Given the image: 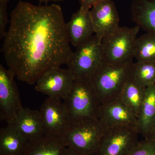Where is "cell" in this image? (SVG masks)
Here are the masks:
<instances>
[{
    "label": "cell",
    "mask_w": 155,
    "mask_h": 155,
    "mask_svg": "<svg viewBox=\"0 0 155 155\" xmlns=\"http://www.w3.org/2000/svg\"><path fill=\"white\" fill-rule=\"evenodd\" d=\"M146 139H150L155 142V124L154 126L153 127V129H152L149 135Z\"/></svg>",
    "instance_id": "484cf974"
},
{
    "label": "cell",
    "mask_w": 155,
    "mask_h": 155,
    "mask_svg": "<svg viewBox=\"0 0 155 155\" xmlns=\"http://www.w3.org/2000/svg\"><path fill=\"white\" fill-rule=\"evenodd\" d=\"M8 125L17 130L28 141L45 134L40 111L23 108L14 122Z\"/></svg>",
    "instance_id": "5bb4252c"
},
{
    "label": "cell",
    "mask_w": 155,
    "mask_h": 155,
    "mask_svg": "<svg viewBox=\"0 0 155 155\" xmlns=\"http://www.w3.org/2000/svg\"><path fill=\"white\" fill-rule=\"evenodd\" d=\"M67 147L61 137L45 134L28 141L23 155H64Z\"/></svg>",
    "instance_id": "9a60e30c"
},
{
    "label": "cell",
    "mask_w": 155,
    "mask_h": 155,
    "mask_svg": "<svg viewBox=\"0 0 155 155\" xmlns=\"http://www.w3.org/2000/svg\"><path fill=\"white\" fill-rule=\"evenodd\" d=\"M138 129L130 127H107L97 155H127L138 143Z\"/></svg>",
    "instance_id": "52a82bcc"
},
{
    "label": "cell",
    "mask_w": 155,
    "mask_h": 155,
    "mask_svg": "<svg viewBox=\"0 0 155 155\" xmlns=\"http://www.w3.org/2000/svg\"><path fill=\"white\" fill-rule=\"evenodd\" d=\"M9 2L0 0V38H3L5 36L7 31L6 26L8 22L7 15V5Z\"/></svg>",
    "instance_id": "603a6c76"
},
{
    "label": "cell",
    "mask_w": 155,
    "mask_h": 155,
    "mask_svg": "<svg viewBox=\"0 0 155 155\" xmlns=\"http://www.w3.org/2000/svg\"><path fill=\"white\" fill-rule=\"evenodd\" d=\"M90 10L95 35L101 40L116 32L119 28V17L112 0H103Z\"/></svg>",
    "instance_id": "8fae6325"
},
{
    "label": "cell",
    "mask_w": 155,
    "mask_h": 155,
    "mask_svg": "<svg viewBox=\"0 0 155 155\" xmlns=\"http://www.w3.org/2000/svg\"><path fill=\"white\" fill-rule=\"evenodd\" d=\"M139 26L120 27L116 32L102 40L103 59L109 64L133 62L134 48Z\"/></svg>",
    "instance_id": "5b68a950"
},
{
    "label": "cell",
    "mask_w": 155,
    "mask_h": 155,
    "mask_svg": "<svg viewBox=\"0 0 155 155\" xmlns=\"http://www.w3.org/2000/svg\"><path fill=\"white\" fill-rule=\"evenodd\" d=\"M69 42L75 48L88 41L95 35L90 10L80 8L67 23Z\"/></svg>",
    "instance_id": "4fadbf2b"
},
{
    "label": "cell",
    "mask_w": 155,
    "mask_h": 155,
    "mask_svg": "<svg viewBox=\"0 0 155 155\" xmlns=\"http://www.w3.org/2000/svg\"><path fill=\"white\" fill-rule=\"evenodd\" d=\"M99 119L107 127H130L138 129L136 116L120 99L102 105Z\"/></svg>",
    "instance_id": "7c38bea8"
},
{
    "label": "cell",
    "mask_w": 155,
    "mask_h": 155,
    "mask_svg": "<svg viewBox=\"0 0 155 155\" xmlns=\"http://www.w3.org/2000/svg\"><path fill=\"white\" fill-rule=\"evenodd\" d=\"M130 77L142 87L155 84V62H137L130 69Z\"/></svg>",
    "instance_id": "ffe728a7"
},
{
    "label": "cell",
    "mask_w": 155,
    "mask_h": 155,
    "mask_svg": "<svg viewBox=\"0 0 155 155\" xmlns=\"http://www.w3.org/2000/svg\"><path fill=\"white\" fill-rule=\"evenodd\" d=\"M74 79L68 69L51 68L39 77L36 81L35 90L46 95L48 97L64 100L70 91Z\"/></svg>",
    "instance_id": "30bf717a"
},
{
    "label": "cell",
    "mask_w": 155,
    "mask_h": 155,
    "mask_svg": "<svg viewBox=\"0 0 155 155\" xmlns=\"http://www.w3.org/2000/svg\"><path fill=\"white\" fill-rule=\"evenodd\" d=\"M10 69L0 65V115L8 124L14 122L23 109L19 91Z\"/></svg>",
    "instance_id": "ba28073f"
},
{
    "label": "cell",
    "mask_w": 155,
    "mask_h": 155,
    "mask_svg": "<svg viewBox=\"0 0 155 155\" xmlns=\"http://www.w3.org/2000/svg\"><path fill=\"white\" fill-rule=\"evenodd\" d=\"M4 1H7V2H9L10 0H4Z\"/></svg>",
    "instance_id": "83f0119b"
},
{
    "label": "cell",
    "mask_w": 155,
    "mask_h": 155,
    "mask_svg": "<svg viewBox=\"0 0 155 155\" xmlns=\"http://www.w3.org/2000/svg\"><path fill=\"white\" fill-rule=\"evenodd\" d=\"M28 142V140L8 125L0 130V155H23Z\"/></svg>",
    "instance_id": "ac0fdd59"
},
{
    "label": "cell",
    "mask_w": 155,
    "mask_h": 155,
    "mask_svg": "<svg viewBox=\"0 0 155 155\" xmlns=\"http://www.w3.org/2000/svg\"><path fill=\"white\" fill-rule=\"evenodd\" d=\"M101 42L94 35L72 52L66 64L74 78L90 80L104 61Z\"/></svg>",
    "instance_id": "8992f818"
},
{
    "label": "cell",
    "mask_w": 155,
    "mask_h": 155,
    "mask_svg": "<svg viewBox=\"0 0 155 155\" xmlns=\"http://www.w3.org/2000/svg\"><path fill=\"white\" fill-rule=\"evenodd\" d=\"M127 155H155V142L143 138Z\"/></svg>",
    "instance_id": "7402d4cb"
},
{
    "label": "cell",
    "mask_w": 155,
    "mask_h": 155,
    "mask_svg": "<svg viewBox=\"0 0 155 155\" xmlns=\"http://www.w3.org/2000/svg\"><path fill=\"white\" fill-rule=\"evenodd\" d=\"M4 38L9 69L29 84L48 69L67 64L73 52L62 9L56 4L36 6L20 1Z\"/></svg>",
    "instance_id": "6da1fadb"
},
{
    "label": "cell",
    "mask_w": 155,
    "mask_h": 155,
    "mask_svg": "<svg viewBox=\"0 0 155 155\" xmlns=\"http://www.w3.org/2000/svg\"><path fill=\"white\" fill-rule=\"evenodd\" d=\"M64 100L71 124L99 118L102 104L89 81L75 78Z\"/></svg>",
    "instance_id": "7a4b0ae2"
},
{
    "label": "cell",
    "mask_w": 155,
    "mask_h": 155,
    "mask_svg": "<svg viewBox=\"0 0 155 155\" xmlns=\"http://www.w3.org/2000/svg\"><path fill=\"white\" fill-rule=\"evenodd\" d=\"M130 10L137 25L146 32L155 35V0H133Z\"/></svg>",
    "instance_id": "2e32d148"
},
{
    "label": "cell",
    "mask_w": 155,
    "mask_h": 155,
    "mask_svg": "<svg viewBox=\"0 0 155 155\" xmlns=\"http://www.w3.org/2000/svg\"><path fill=\"white\" fill-rule=\"evenodd\" d=\"M145 89L130 77L120 95V100L138 119L144 99Z\"/></svg>",
    "instance_id": "d6986e66"
},
{
    "label": "cell",
    "mask_w": 155,
    "mask_h": 155,
    "mask_svg": "<svg viewBox=\"0 0 155 155\" xmlns=\"http://www.w3.org/2000/svg\"><path fill=\"white\" fill-rule=\"evenodd\" d=\"M39 111L45 134L63 138L71 122L61 99L48 97L43 103Z\"/></svg>",
    "instance_id": "9c48e42d"
},
{
    "label": "cell",
    "mask_w": 155,
    "mask_h": 155,
    "mask_svg": "<svg viewBox=\"0 0 155 155\" xmlns=\"http://www.w3.org/2000/svg\"><path fill=\"white\" fill-rule=\"evenodd\" d=\"M134 57L137 62H155V34L146 32L137 38Z\"/></svg>",
    "instance_id": "44dd1931"
},
{
    "label": "cell",
    "mask_w": 155,
    "mask_h": 155,
    "mask_svg": "<svg viewBox=\"0 0 155 155\" xmlns=\"http://www.w3.org/2000/svg\"><path fill=\"white\" fill-rule=\"evenodd\" d=\"M102 1L103 0H78L80 8L87 10H90L95 5Z\"/></svg>",
    "instance_id": "cb8c5ba5"
},
{
    "label": "cell",
    "mask_w": 155,
    "mask_h": 155,
    "mask_svg": "<svg viewBox=\"0 0 155 155\" xmlns=\"http://www.w3.org/2000/svg\"><path fill=\"white\" fill-rule=\"evenodd\" d=\"M140 134L146 138L155 124V84L146 87L138 119Z\"/></svg>",
    "instance_id": "e0dca14e"
},
{
    "label": "cell",
    "mask_w": 155,
    "mask_h": 155,
    "mask_svg": "<svg viewBox=\"0 0 155 155\" xmlns=\"http://www.w3.org/2000/svg\"><path fill=\"white\" fill-rule=\"evenodd\" d=\"M107 127L99 119L71 124L62 139L80 155H97Z\"/></svg>",
    "instance_id": "277c9868"
},
{
    "label": "cell",
    "mask_w": 155,
    "mask_h": 155,
    "mask_svg": "<svg viewBox=\"0 0 155 155\" xmlns=\"http://www.w3.org/2000/svg\"><path fill=\"white\" fill-rule=\"evenodd\" d=\"M64 155H80L78 153L75 151L67 147L66 150H65V152Z\"/></svg>",
    "instance_id": "d4e9b609"
},
{
    "label": "cell",
    "mask_w": 155,
    "mask_h": 155,
    "mask_svg": "<svg viewBox=\"0 0 155 155\" xmlns=\"http://www.w3.org/2000/svg\"><path fill=\"white\" fill-rule=\"evenodd\" d=\"M133 62L109 64L103 61L89 81L102 105L119 99L130 77Z\"/></svg>",
    "instance_id": "3957f363"
},
{
    "label": "cell",
    "mask_w": 155,
    "mask_h": 155,
    "mask_svg": "<svg viewBox=\"0 0 155 155\" xmlns=\"http://www.w3.org/2000/svg\"><path fill=\"white\" fill-rule=\"evenodd\" d=\"M39 3L41 4L42 3H44L47 4L49 2H63L66 0H38Z\"/></svg>",
    "instance_id": "4316f807"
}]
</instances>
